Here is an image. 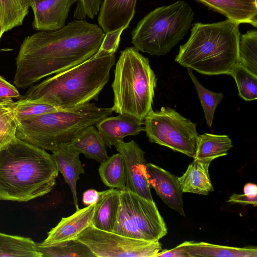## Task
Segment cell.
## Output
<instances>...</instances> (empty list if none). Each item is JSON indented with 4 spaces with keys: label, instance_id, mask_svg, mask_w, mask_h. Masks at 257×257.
<instances>
[{
    "label": "cell",
    "instance_id": "1",
    "mask_svg": "<svg viewBox=\"0 0 257 257\" xmlns=\"http://www.w3.org/2000/svg\"><path fill=\"white\" fill-rule=\"evenodd\" d=\"M105 35L97 24L76 20L27 36L16 57L14 84L26 88L86 61L98 51Z\"/></svg>",
    "mask_w": 257,
    "mask_h": 257
},
{
    "label": "cell",
    "instance_id": "2",
    "mask_svg": "<svg viewBox=\"0 0 257 257\" xmlns=\"http://www.w3.org/2000/svg\"><path fill=\"white\" fill-rule=\"evenodd\" d=\"M59 170L51 155L14 135L0 145V200L27 202L49 193Z\"/></svg>",
    "mask_w": 257,
    "mask_h": 257
},
{
    "label": "cell",
    "instance_id": "3",
    "mask_svg": "<svg viewBox=\"0 0 257 257\" xmlns=\"http://www.w3.org/2000/svg\"><path fill=\"white\" fill-rule=\"evenodd\" d=\"M115 62V53H96L86 61L32 85L22 98L40 101L62 109L97 100Z\"/></svg>",
    "mask_w": 257,
    "mask_h": 257
},
{
    "label": "cell",
    "instance_id": "4",
    "mask_svg": "<svg viewBox=\"0 0 257 257\" xmlns=\"http://www.w3.org/2000/svg\"><path fill=\"white\" fill-rule=\"evenodd\" d=\"M240 36L239 25L227 19L213 23H194L175 61L202 74L230 75L238 61Z\"/></svg>",
    "mask_w": 257,
    "mask_h": 257
},
{
    "label": "cell",
    "instance_id": "5",
    "mask_svg": "<svg viewBox=\"0 0 257 257\" xmlns=\"http://www.w3.org/2000/svg\"><path fill=\"white\" fill-rule=\"evenodd\" d=\"M112 108L87 103L17 121L16 136L40 149L52 152L68 145L87 127L112 114Z\"/></svg>",
    "mask_w": 257,
    "mask_h": 257
},
{
    "label": "cell",
    "instance_id": "6",
    "mask_svg": "<svg viewBox=\"0 0 257 257\" xmlns=\"http://www.w3.org/2000/svg\"><path fill=\"white\" fill-rule=\"evenodd\" d=\"M157 81L149 59L134 47L121 51L111 84L113 111L144 122L153 110Z\"/></svg>",
    "mask_w": 257,
    "mask_h": 257
},
{
    "label": "cell",
    "instance_id": "7",
    "mask_svg": "<svg viewBox=\"0 0 257 257\" xmlns=\"http://www.w3.org/2000/svg\"><path fill=\"white\" fill-rule=\"evenodd\" d=\"M194 15L192 8L182 0L155 9L132 32L134 47L150 55H166L187 34Z\"/></svg>",
    "mask_w": 257,
    "mask_h": 257
},
{
    "label": "cell",
    "instance_id": "8",
    "mask_svg": "<svg viewBox=\"0 0 257 257\" xmlns=\"http://www.w3.org/2000/svg\"><path fill=\"white\" fill-rule=\"evenodd\" d=\"M113 232L130 238L159 240L167 233L166 223L153 201L124 189Z\"/></svg>",
    "mask_w": 257,
    "mask_h": 257
},
{
    "label": "cell",
    "instance_id": "9",
    "mask_svg": "<svg viewBox=\"0 0 257 257\" xmlns=\"http://www.w3.org/2000/svg\"><path fill=\"white\" fill-rule=\"evenodd\" d=\"M144 125L150 142L195 158L198 136L197 123L176 110L169 107L152 110L145 118Z\"/></svg>",
    "mask_w": 257,
    "mask_h": 257
},
{
    "label": "cell",
    "instance_id": "10",
    "mask_svg": "<svg viewBox=\"0 0 257 257\" xmlns=\"http://www.w3.org/2000/svg\"><path fill=\"white\" fill-rule=\"evenodd\" d=\"M75 239L84 243L97 257H156L162 250L159 240L130 238L92 225Z\"/></svg>",
    "mask_w": 257,
    "mask_h": 257
},
{
    "label": "cell",
    "instance_id": "11",
    "mask_svg": "<svg viewBox=\"0 0 257 257\" xmlns=\"http://www.w3.org/2000/svg\"><path fill=\"white\" fill-rule=\"evenodd\" d=\"M114 146L124 162L126 176L125 189L153 201L147 179L145 152L134 140L127 143L120 141Z\"/></svg>",
    "mask_w": 257,
    "mask_h": 257
},
{
    "label": "cell",
    "instance_id": "12",
    "mask_svg": "<svg viewBox=\"0 0 257 257\" xmlns=\"http://www.w3.org/2000/svg\"><path fill=\"white\" fill-rule=\"evenodd\" d=\"M147 175L150 188L170 208L185 216L182 191L178 177L167 170L152 163H147Z\"/></svg>",
    "mask_w": 257,
    "mask_h": 257
},
{
    "label": "cell",
    "instance_id": "13",
    "mask_svg": "<svg viewBox=\"0 0 257 257\" xmlns=\"http://www.w3.org/2000/svg\"><path fill=\"white\" fill-rule=\"evenodd\" d=\"M78 0H34L33 28L40 31H54L65 26L71 6Z\"/></svg>",
    "mask_w": 257,
    "mask_h": 257
},
{
    "label": "cell",
    "instance_id": "14",
    "mask_svg": "<svg viewBox=\"0 0 257 257\" xmlns=\"http://www.w3.org/2000/svg\"><path fill=\"white\" fill-rule=\"evenodd\" d=\"M137 0H103L98 23L105 34L127 28L133 19Z\"/></svg>",
    "mask_w": 257,
    "mask_h": 257
},
{
    "label": "cell",
    "instance_id": "15",
    "mask_svg": "<svg viewBox=\"0 0 257 257\" xmlns=\"http://www.w3.org/2000/svg\"><path fill=\"white\" fill-rule=\"evenodd\" d=\"M94 205L79 209L72 215L61 218L57 225L48 232L41 245L51 244L75 238L82 231L91 225Z\"/></svg>",
    "mask_w": 257,
    "mask_h": 257
},
{
    "label": "cell",
    "instance_id": "16",
    "mask_svg": "<svg viewBox=\"0 0 257 257\" xmlns=\"http://www.w3.org/2000/svg\"><path fill=\"white\" fill-rule=\"evenodd\" d=\"M144 122L125 114L107 116L95 125L106 146L111 148L128 136H136L144 131Z\"/></svg>",
    "mask_w": 257,
    "mask_h": 257
},
{
    "label": "cell",
    "instance_id": "17",
    "mask_svg": "<svg viewBox=\"0 0 257 257\" xmlns=\"http://www.w3.org/2000/svg\"><path fill=\"white\" fill-rule=\"evenodd\" d=\"M238 25L257 27V5L247 0H195Z\"/></svg>",
    "mask_w": 257,
    "mask_h": 257
},
{
    "label": "cell",
    "instance_id": "18",
    "mask_svg": "<svg viewBox=\"0 0 257 257\" xmlns=\"http://www.w3.org/2000/svg\"><path fill=\"white\" fill-rule=\"evenodd\" d=\"M212 159H194L183 175L178 177L183 193L208 195L214 191L209 174Z\"/></svg>",
    "mask_w": 257,
    "mask_h": 257
},
{
    "label": "cell",
    "instance_id": "19",
    "mask_svg": "<svg viewBox=\"0 0 257 257\" xmlns=\"http://www.w3.org/2000/svg\"><path fill=\"white\" fill-rule=\"evenodd\" d=\"M80 153L68 145H64L52 152L51 155L59 171L63 175L72 192L74 204L76 210L79 209L76 192V183L80 175L85 172L79 159Z\"/></svg>",
    "mask_w": 257,
    "mask_h": 257
},
{
    "label": "cell",
    "instance_id": "20",
    "mask_svg": "<svg viewBox=\"0 0 257 257\" xmlns=\"http://www.w3.org/2000/svg\"><path fill=\"white\" fill-rule=\"evenodd\" d=\"M95 204L91 225L98 229L113 232L120 206V191L114 188L99 192Z\"/></svg>",
    "mask_w": 257,
    "mask_h": 257
},
{
    "label": "cell",
    "instance_id": "21",
    "mask_svg": "<svg viewBox=\"0 0 257 257\" xmlns=\"http://www.w3.org/2000/svg\"><path fill=\"white\" fill-rule=\"evenodd\" d=\"M188 257H256V246L236 247L202 241H185L177 246Z\"/></svg>",
    "mask_w": 257,
    "mask_h": 257
},
{
    "label": "cell",
    "instance_id": "22",
    "mask_svg": "<svg viewBox=\"0 0 257 257\" xmlns=\"http://www.w3.org/2000/svg\"><path fill=\"white\" fill-rule=\"evenodd\" d=\"M68 145L87 158L100 163L109 157L102 138L95 125L86 128Z\"/></svg>",
    "mask_w": 257,
    "mask_h": 257
},
{
    "label": "cell",
    "instance_id": "23",
    "mask_svg": "<svg viewBox=\"0 0 257 257\" xmlns=\"http://www.w3.org/2000/svg\"><path fill=\"white\" fill-rule=\"evenodd\" d=\"M232 147V141L227 135L204 133L198 136L194 159L210 158L214 160L226 156Z\"/></svg>",
    "mask_w": 257,
    "mask_h": 257
},
{
    "label": "cell",
    "instance_id": "24",
    "mask_svg": "<svg viewBox=\"0 0 257 257\" xmlns=\"http://www.w3.org/2000/svg\"><path fill=\"white\" fill-rule=\"evenodd\" d=\"M0 256L42 257L31 238L0 232Z\"/></svg>",
    "mask_w": 257,
    "mask_h": 257
},
{
    "label": "cell",
    "instance_id": "25",
    "mask_svg": "<svg viewBox=\"0 0 257 257\" xmlns=\"http://www.w3.org/2000/svg\"><path fill=\"white\" fill-rule=\"evenodd\" d=\"M98 172L103 184L110 188L123 190L125 188L126 171L120 153L114 154L100 163Z\"/></svg>",
    "mask_w": 257,
    "mask_h": 257
},
{
    "label": "cell",
    "instance_id": "26",
    "mask_svg": "<svg viewBox=\"0 0 257 257\" xmlns=\"http://www.w3.org/2000/svg\"><path fill=\"white\" fill-rule=\"evenodd\" d=\"M36 244L42 257L95 256L84 243L75 238L46 245Z\"/></svg>",
    "mask_w": 257,
    "mask_h": 257
},
{
    "label": "cell",
    "instance_id": "27",
    "mask_svg": "<svg viewBox=\"0 0 257 257\" xmlns=\"http://www.w3.org/2000/svg\"><path fill=\"white\" fill-rule=\"evenodd\" d=\"M29 8L26 0H0V21L4 32L21 25Z\"/></svg>",
    "mask_w": 257,
    "mask_h": 257
},
{
    "label": "cell",
    "instance_id": "28",
    "mask_svg": "<svg viewBox=\"0 0 257 257\" xmlns=\"http://www.w3.org/2000/svg\"><path fill=\"white\" fill-rule=\"evenodd\" d=\"M238 62L248 71L257 76V31L255 29L240 35Z\"/></svg>",
    "mask_w": 257,
    "mask_h": 257
},
{
    "label": "cell",
    "instance_id": "29",
    "mask_svg": "<svg viewBox=\"0 0 257 257\" xmlns=\"http://www.w3.org/2000/svg\"><path fill=\"white\" fill-rule=\"evenodd\" d=\"M187 72L198 94L207 124L211 127L215 109L222 100L223 95L222 93H215L205 88L198 81L191 69L187 68Z\"/></svg>",
    "mask_w": 257,
    "mask_h": 257
},
{
    "label": "cell",
    "instance_id": "30",
    "mask_svg": "<svg viewBox=\"0 0 257 257\" xmlns=\"http://www.w3.org/2000/svg\"><path fill=\"white\" fill-rule=\"evenodd\" d=\"M230 75L234 79L239 96L245 101L257 98V76L248 71L238 62L232 68Z\"/></svg>",
    "mask_w": 257,
    "mask_h": 257
},
{
    "label": "cell",
    "instance_id": "31",
    "mask_svg": "<svg viewBox=\"0 0 257 257\" xmlns=\"http://www.w3.org/2000/svg\"><path fill=\"white\" fill-rule=\"evenodd\" d=\"M61 109L49 104L32 99L15 101L14 112L17 121Z\"/></svg>",
    "mask_w": 257,
    "mask_h": 257
},
{
    "label": "cell",
    "instance_id": "32",
    "mask_svg": "<svg viewBox=\"0 0 257 257\" xmlns=\"http://www.w3.org/2000/svg\"><path fill=\"white\" fill-rule=\"evenodd\" d=\"M102 0H78L74 11L76 20L93 19L99 13Z\"/></svg>",
    "mask_w": 257,
    "mask_h": 257
},
{
    "label": "cell",
    "instance_id": "33",
    "mask_svg": "<svg viewBox=\"0 0 257 257\" xmlns=\"http://www.w3.org/2000/svg\"><path fill=\"white\" fill-rule=\"evenodd\" d=\"M17 126L14 109L0 116V145L15 135Z\"/></svg>",
    "mask_w": 257,
    "mask_h": 257
},
{
    "label": "cell",
    "instance_id": "34",
    "mask_svg": "<svg viewBox=\"0 0 257 257\" xmlns=\"http://www.w3.org/2000/svg\"><path fill=\"white\" fill-rule=\"evenodd\" d=\"M123 29L105 34L102 43L97 53H115L120 41V38Z\"/></svg>",
    "mask_w": 257,
    "mask_h": 257
},
{
    "label": "cell",
    "instance_id": "35",
    "mask_svg": "<svg viewBox=\"0 0 257 257\" xmlns=\"http://www.w3.org/2000/svg\"><path fill=\"white\" fill-rule=\"evenodd\" d=\"M20 97L17 88L0 75V102L13 101Z\"/></svg>",
    "mask_w": 257,
    "mask_h": 257
},
{
    "label": "cell",
    "instance_id": "36",
    "mask_svg": "<svg viewBox=\"0 0 257 257\" xmlns=\"http://www.w3.org/2000/svg\"><path fill=\"white\" fill-rule=\"evenodd\" d=\"M226 202L230 203H239L243 205L250 204L256 206L257 196L249 195L245 193L243 194L233 193Z\"/></svg>",
    "mask_w": 257,
    "mask_h": 257
},
{
    "label": "cell",
    "instance_id": "37",
    "mask_svg": "<svg viewBox=\"0 0 257 257\" xmlns=\"http://www.w3.org/2000/svg\"><path fill=\"white\" fill-rule=\"evenodd\" d=\"M99 192L93 189H89L84 192L82 202L86 206L94 205L99 198Z\"/></svg>",
    "mask_w": 257,
    "mask_h": 257
},
{
    "label": "cell",
    "instance_id": "38",
    "mask_svg": "<svg viewBox=\"0 0 257 257\" xmlns=\"http://www.w3.org/2000/svg\"><path fill=\"white\" fill-rule=\"evenodd\" d=\"M188 257L186 253L177 246L171 249H164L160 251L156 257Z\"/></svg>",
    "mask_w": 257,
    "mask_h": 257
},
{
    "label": "cell",
    "instance_id": "39",
    "mask_svg": "<svg viewBox=\"0 0 257 257\" xmlns=\"http://www.w3.org/2000/svg\"><path fill=\"white\" fill-rule=\"evenodd\" d=\"M243 193L249 195L257 196V186L254 183H248L243 187Z\"/></svg>",
    "mask_w": 257,
    "mask_h": 257
},
{
    "label": "cell",
    "instance_id": "40",
    "mask_svg": "<svg viewBox=\"0 0 257 257\" xmlns=\"http://www.w3.org/2000/svg\"><path fill=\"white\" fill-rule=\"evenodd\" d=\"M4 32H4L1 23L0 22V39L1 38V37H2L3 34H4Z\"/></svg>",
    "mask_w": 257,
    "mask_h": 257
},
{
    "label": "cell",
    "instance_id": "41",
    "mask_svg": "<svg viewBox=\"0 0 257 257\" xmlns=\"http://www.w3.org/2000/svg\"><path fill=\"white\" fill-rule=\"evenodd\" d=\"M26 1L27 3L29 6L30 7H31L34 3V0H26Z\"/></svg>",
    "mask_w": 257,
    "mask_h": 257
},
{
    "label": "cell",
    "instance_id": "42",
    "mask_svg": "<svg viewBox=\"0 0 257 257\" xmlns=\"http://www.w3.org/2000/svg\"><path fill=\"white\" fill-rule=\"evenodd\" d=\"M248 2L257 5V0H247Z\"/></svg>",
    "mask_w": 257,
    "mask_h": 257
},
{
    "label": "cell",
    "instance_id": "43",
    "mask_svg": "<svg viewBox=\"0 0 257 257\" xmlns=\"http://www.w3.org/2000/svg\"><path fill=\"white\" fill-rule=\"evenodd\" d=\"M0 20H1V17H0ZM0 22H1V21H0Z\"/></svg>",
    "mask_w": 257,
    "mask_h": 257
},
{
    "label": "cell",
    "instance_id": "44",
    "mask_svg": "<svg viewBox=\"0 0 257 257\" xmlns=\"http://www.w3.org/2000/svg\"></svg>",
    "mask_w": 257,
    "mask_h": 257
}]
</instances>
